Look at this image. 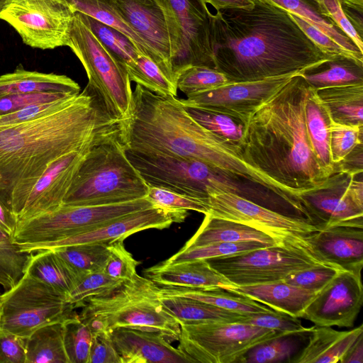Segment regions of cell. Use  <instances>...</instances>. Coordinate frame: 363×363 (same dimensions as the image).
Segmentation results:
<instances>
[{
	"label": "cell",
	"mask_w": 363,
	"mask_h": 363,
	"mask_svg": "<svg viewBox=\"0 0 363 363\" xmlns=\"http://www.w3.org/2000/svg\"><path fill=\"white\" fill-rule=\"evenodd\" d=\"M121 121L86 86L54 113L0 126V201L18 221L35 184L55 160L120 136Z\"/></svg>",
	"instance_id": "obj_1"
},
{
	"label": "cell",
	"mask_w": 363,
	"mask_h": 363,
	"mask_svg": "<svg viewBox=\"0 0 363 363\" xmlns=\"http://www.w3.org/2000/svg\"><path fill=\"white\" fill-rule=\"evenodd\" d=\"M216 69L230 82L300 74L329 60L289 11L264 0L213 16Z\"/></svg>",
	"instance_id": "obj_2"
},
{
	"label": "cell",
	"mask_w": 363,
	"mask_h": 363,
	"mask_svg": "<svg viewBox=\"0 0 363 363\" xmlns=\"http://www.w3.org/2000/svg\"><path fill=\"white\" fill-rule=\"evenodd\" d=\"M120 138L125 149L199 160L291 200L289 191L243 160L240 146L194 120L177 96L160 95L137 84L130 113L121 121Z\"/></svg>",
	"instance_id": "obj_3"
},
{
	"label": "cell",
	"mask_w": 363,
	"mask_h": 363,
	"mask_svg": "<svg viewBox=\"0 0 363 363\" xmlns=\"http://www.w3.org/2000/svg\"><path fill=\"white\" fill-rule=\"evenodd\" d=\"M308 91L301 73L294 76L252 114L240 146L247 164L297 199L331 175L320 164L308 136Z\"/></svg>",
	"instance_id": "obj_4"
},
{
	"label": "cell",
	"mask_w": 363,
	"mask_h": 363,
	"mask_svg": "<svg viewBox=\"0 0 363 363\" xmlns=\"http://www.w3.org/2000/svg\"><path fill=\"white\" fill-rule=\"evenodd\" d=\"M156 284L138 274L111 292L89 298L79 315L92 333L116 328L156 333L179 340V323L160 303Z\"/></svg>",
	"instance_id": "obj_5"
},
{
	"label": "cell",
	"mask_w": 363,
	"mask_h": 363,
	"mask_svg": "<svg viewBox=\"0 0 363 363\" xmlns=\"http://www.w3.org/2000/svg\"><path fill=\"white\" fill-rule=\"evenodd\" d=\"M149 186L127 157L120 136L91 147L81 162L62 205L95 206L145 198Z\"/></svg>",
	"instance_id": "obj_6"
},
{
	"label": "cell",
	"mask_w": 363,
	"mask_h": 363,
	"mask_svg": "<svg viewBox=\"0 0 363 363\" xmlns=\"http://www.w3.org/2000/svg\"><path fill=\"white\" fill-rule=\"evenodd\" d=\"M155 206L146 197L95 206H65L17 222L13 242L34 253L43 245L94 229L111 220Z\"/></svg>",
	"instance_id": "obj_7"
},
{
	"label": "cell",
	"mask_w": 363,
	"mask_h": 363,
	"mask_svg": "<svg viewBox=\"0 0 363 363\" xmlns=\"http://www.w3.org/2000/svg\"><path fill=\"white\" fill-rule=\"evenodd\" d=\"M83 65L93 91L108 115L118 121L130 111L133 89L125 67L94 36L75 12L67 45Z\"/></svg>",
	"instance_id": "obj_8"
},
{
	"label": "cell",
	"mask_w": 363,
	"mask_h": 363,
	"mask_svg": "<svg viewBox=\"0 0 363 363\" xmlns=\"http://www.w3.org/2000/svg\"><path fill=\"white\" fill-rule=\"evenodd\" d=\"M125 150L148 186L200 199L227 192L232 186V174L199 160Z\"/></svg>",
	"instance_id": "obj_9"
},
{
	"label": "cell",
	"mask_w": 363,
	"mask_h": 363,
	"mask_svg": "<svg viewBox=\"0 0 363 363\" xmlns=\"http://www.w3.org/2000/svg\"><path fill=\"white\" fill-rule=\"evenodd\" d=\"M74 309L65 295L26 272L0 296V329L26 339L42 326L65 320Z\"/></svg>",
	"instance_id": "obj_10"
},
{
	"label": "cell",
	"mask_w": 363,
	"mask_h": 363,
	"mask_svg": "<svg viewBox=\"0 0 363 363\" xmlns=\"http://www.w3.org/2000/svg\"><path fill=\"white\" fill-rule=\"evenodd\" d=\"M164 9L171 45V66L177 78L191 66L216 69L213 16L203 0H159Z\"/></svg>",
	"instance_id": "obj_11"
},
{
	"label": "cell",
	"mask_w": 363,
	"mask_h": 363,
	"mask_svg": "<svg viewBox=\"0 0 363 363\" xmlns=\"http://www.w3.org/2000/svg\"><path fill=\"white\" fill-rule=\"evenodd\" d=\"M178 348L194 362L233 363L255 345L284 333L243 323L180 324Z\"/></svg>",
	"instance_id": "obj_12"
},
{
	"label": "cell",
	"mask_w": 363,
	"mask_h": 363,
	"mask_svg": "<svg viewBox=\"0 0 363 363\" xmlns=\"http://www.w3.org/2000/svg\"><path fill=\"white\" fill-rule=\"evenodd\" d=\"M234 286L284 281L289 275L326 264L309 250L297 245H274L206 259Z\"/></svg>",
	"instance_id": "obj_13"
},
{
	"label": "cell",
	"mask_w": 363,
	"mask_h": 363,
	"mask_svg": "<svg viewBox=\"0 0 363 363\" xmlns=\"http://www.w3.org/2000/svg\"><path fill=\"white\" fill-rule=\"evenodd\" d=\"M74 13L62 0H7L0 20L9 24L26 45L52 50L67 45Z\"/></svg>",
	"instance_id": "obj_14"
},
{
	"label": "cell",
	"mask_w": 363,
	"mask_h": 363,
	"mask_svg": "<svg viewBox=\"0 0 363 363\" xmlns=\"http://www.w3.org/2000/svg\"><path fill=\"white\" fill-rule=\"evenodd\" d=\"M208 203L207 214L247 225L267 234L281 245L301 246L313 252L306 237L319 230L304 218L281 213L230 193L212 194Z\"/></svg>",
	"instance_id": "obj_15"
},
{
	"label": "cell",
	"mask_w": 363,
	"mask_h": 363,
	"mask_svg": "<svg viewBox=\"0 0 363 363\" xmlns=\"http://www.w3.org/2000/svg\"><path fill=\"white\" fill-rule=\"evenodd\" d=\"M296 74L230 82L211 90L188 95L186 99L180 100L185 105L228 115L246 125L257 108Z\"/></svg>",
	"instance_id": "obj_16"
},
{
	"label": "cell",
	"mask_w": 363,
	"mask_h": 363,
	"mask_svg": "<svg viewBox=\"0 0 363 363\" xmlns=\"http://www.w3.org/2000/svg\"><path fill=\"white\" fill-rule=\"evenodd\" d=\"M353 177L334 172L320 186L298 194L306 219L319 230L337 225L363 227V207L354 201L348 191Z\"/></svg>",
	"instance_id": "obj_17"
},
{
	"label": "cell",
	"mask_w": 363,
	"mask_h": 363,
	"mask_svg": "<svg viewBox=\"0 0 363 363\" xmlns=\"http://www.w3.org/2000/svg\"><path fill=\"white\" fill-rule=\"evenodd\" d=\"M362 302L361 274L342 270L317 293L301 318L318 326L352 327Z\"/></svg>",
	"instance_id": "obj_18"
},
{
	"label": "cell",
	"mask_w": 363,
	"mask_h": 363,
	"mask_svg": "<svg viewBox=\"0 0 363 363\" xmlns=\"http://www.w3.org/2000/svg\"><path fill=\"white\" fill-rule=\"evenodd\" d=\"M123 21L147 48L152 59L176 79L164 9L159 0H111Z\"/></svg>",
	"instance_id": "obj_19"
},
{
	"label": "cell",
	"mask_w": 363,
	"mask_h": 363,
	"mask_svg": "<svg viewBox=\"0 0 363 363\" xmlns=\"http://www.w3.org/2000/svg\"><path fill=\"white\" fill-rule=\"evenodd\" d=\"M188 215L187 210L155 205L111 220L84 233L45 245L38 251L70 245L125 240L128 236L144 230L167 228L173 223L184 221Z\"/></svg>",
	"instance_id": "obj_20"
},
{
	"label": "cell",
	"mask_w": 363,
	"mask_h": 363,
	"mask_svg": "<svg viewBox=\"0 0 363 363\" xmlns=\"http://www.w3.org/2000/svg\"><path fill=\"white\" fill-rule=\"evenodd\" d=\"M91 148L72 151L55 160L35 184L18 221L53 211L62 205L74 175Z\"/></svg>",
	"instance_id": "obj_21"
},
{
	"label": "cell",
	"mask_w": 363,
	"mask_h": 363,
	"mask_svg": "<svg viewBox=\"0 0 363 363\" xmlns=\"http://www.w3.org/2000/svg\"><path fill=\"white\" fill-rule=\"evenodd\" d=\"M313 252L324 263L361 274L363 267V227L337 225L306 237Z\"/></svg>",
	"instance_id": "obj_22"
},
{
	"label": "cell",
	"mask_w": 363,
	"mask_h": 363,
	"mask_svg": "<svg viewBox=\"0 0 363 363\" xmlns=\"http://www.w3.org/2000/svg\"><path fill=\"white\" fill-rule=\"evenodd\" d=\"M111 335L121 363L194 362L159 333L116 328Z\"/></svg>",
	"instance_id": "obj_23"
},
{
	"label": "cell",
	"mask_w": 363,
	"mask_h": 363,
	"mask_svg": "<svg viewBox=\"0 0 363 363\" xmlns=\"http://www.w3.org/2000/svg\"><path fill=\"white\" fill-rule=\"evenodd\" d=\"M144 274L158 286L223 289L233 285L206 259L186 260L170 264L162 262L145 269Z\"/></svg>",
	"instance_id": "obj_24"
},
{
	"label": "cell",
	"mask_w": 363,
	"mask_h": 363,
	"mask_svg": "<svg viewBox=\"0 0 363 363\" xmlns=\"http://www.w3.org/2000/svg\"><path fill=\"white\" fill-rule=\"evenodd\" d=\"M223 289L247 296L276 311L298 318L302 317L306 308L318 292L298 287L284 281L250 286L229 285Z\"/></svg>",
	"instance_id": "obj_25"
},
{
	"label": "cell",
	"mask_w": 363,
	"mask_h": 363,
	"mask_svg": "<svg viewBox=\"0 0 363 363\" xmlns=\"http://www.w3.org/2000/svg\"><path fill=\"white\" fill-rule=\"evenodd\" d=\"M309 340L302 351L296 355L294 363H336L342 357L363 333L360 325L350 330L339 331L329 326L315 325L311 328Z\"/></svg>",
	"instance_id": "obj_26"
},
{
	"label": "cell",
	"mask_w": 363,
	"mask_h": 363,
	"mask_svg": "<svg viewBox=\"0 0 363 363\" xmlns=\"http://www.w3.org/2000/svg\"><path fill=\"white\" fill-rule=\"evenodd\" d=\"M242 241H257L269 245H281L267 234L247 225L206 214L197 231L182 249L217 242Z\"/></svg>",
	"instance_id": "obj_27"
},
{
	"label": "cell",
	"mask_w": 363,
	"mask_h": 363,
	"mask_svg": "<svg viewBox=\"0 0 363 363\" xmlns=\"http://www.w3.org/2000/svg\"><path fill=\"white\" fill-rule=\"evenodd\" d=\"M41 92L78 94L80 86L66 75L28 71L21 65L13 72L0 76V96Z\"/></svg>",
	"instance_id": "obj_28"
},
{
	"label": "cell",
	"mask_w": 363,
	"mask_h": 363,
	"mask_svg": "<svg viewBox=\"0 0 363 363\" xmlns=\"http://www.w3.org/2000/svg\"><path fill=\"white\" fill-rule=\"evenodd\" d=\"M314 90L363 83V61L346 54H336L301 73Z\"/></svg>",
	"instance_id": "obj_29"
},
{
	"label": "cell",
	"mask_w": 363,
	"mask_h": 363,
	"mask_svg": "<svg viewBox=\"0 0 363 363\" xmlns=\"http://www.w3.org/2000/svg\"><path fill=\"white\" fill-rule=\"evenodd\" d=\"M157 294L162 307L179 324L243 323L248 314L231 311L190 298Z\"/></svg>",
	"instance_id": "obj_30"
},
{
	"label": "cell",
	"mask_w": 363,
	"mask_h": 363,
	"mask_svg": "<svg viewBox=\"0 0 363 363\" xmlns=\"http://www.w3.org/2000/svg\"><path fill=\"white\" fill-rule=\"evenodd\" d=\"M333 121L363 126V83L315 90Z\"/></svg>",
	"instance_id": "obj_31"
},
{
	"label": "cell",
	"mask_w": 363,
	"mask_h": 363,
	"mask_svg": "<svg viewBox=\"0 0 363 363\" xmlns=\"http://www.w3.org/2000/svg\"><path fill=\"white\" fill-rule=\"evenodd\" d=\"M156 291L162 295L179 296L193 298L240 313H272L276 311L250 298L230 292L221 288L203 289L157 285Z\"/></svg>",
	"instance_id": "obj_32"
},
{
	"label": "cell",
	"mask_w": 363,
	"mask_h": 363,
	"mask_svg": "<svg viewBox=\"0 0 363 363\" xmlns=\"http://www.w3.org/2000/svg\"><path fill=\"white\" fill-rule=\"evenodd\" d=\"M305 19L352 56L363 61V52L323 12L317 0H264Z\"/></svg>",
	"instance_id": "obj_33"
},
{
	"label": "cell",
	"mask_w": 363,
	"mask_h": 363,
	"mask_svg": "<svg viewBox=\"0 0 363 363\" xmlns=\"http://www.w3.org/2000/svg\"><path fill=\"white\" fill-rule=\"evenodd\" d=\"M27 272L67 296L84 277L52 250L33 254Z\"/></svg>",
	"instance_id": "obj_34"
},
{
	"label": "cell",
	"mask_w": 363,
	"mask_h": 363,
	"mask_svg": "<svg viewBox=\"0 0 363 363\" xmlns=\"http://www.w3.org/2000/svg\"><path fill=\"white\" fill-rule=\"evenodd\" d=\"M332 119L319 100L315 90L308 86L306 104V124L312 148L323 167L331 174L334 164L330 152V127Z\"/></svg>",
	"instance_id": "obj_35"
},
{
	"label": "cell",
	"mask_w": 363,
	"mask_h": 363,
	"mask_svg": "<svg viewBox=\"0 0 363 363\" xmlns=\"http://www.w3.org/2000/svg\"><path fill=\"white\" fill-rule=\"evenodd\" d=\"M26 363H69L62 322L42 326L25 339Z\"/></svg>",
	"instance_id": "obj_36"
},
{
	"label": "cell",
	"mask_w": 363,
	"mask_h": 363,
	"mask_svg": "<svg viewBox=\"0 0 363 363\" xmlns=\"http://www.w3.org/2000/svg\"><path fill=\"white\" fill-rule=\"evenodd\" d=\"M111 242H88L52 250L82 277L104 272L109 256Z\"/></svg>",
	"instance_id": "obj_37"
},
{
	"label": "cell",
	"mask_w": 363,
	"mask_h": 363,
	"mask_svg": "<svg viewBox=\"0 0 363 363\" xmlns=\"http://www.w3.org/2000/svg\"><path fill=\"white\" fill-rule=\"evenodd\" d=\"M126 69L130 82L160 95L177 96V79L148 56L140 55Z\"/></svg>",
	"instance_id": "obj_38"
},
{
	"label": "cell",
	"mask_w": 363,
	"mask_h": 363,
	"mask_svg": "<svg viewBox=\"0 0 363 363\" xmlns=\"http://www.w3.org/2000/svg\"><path fill=\"white\" fill-rule=\"evenodd\" d=\"M74 12H79L110 26L125 35L137 47L141 54L151 57L142 40L123 21L111 0H62Z\"/></svg>",
	"instance_id": "obj_39"
},
{
	"label": "cell",
	"mask_w": 363,
	"mask_h": 363,
	"mask_svg": "<svg viewBox=\"0 0 363 363\" xmlns=\"http://www.w3.org/2000/svg\"><path fill=\"white\" fill-rule=\"evenodd\" d=\"M76 13L99 41L125 68L134 62L140 55H143L134 43L120 30L91 16L79 12Z\"/></svg>",
	"instance_id": "obj_40"
},
{
	"label": "cell",
	"mask_w": 363,
	"mask_h": 363,
	"mask_svg": "<svg viewBox=\"0 0 363 363\" xmlns=\"http://www.w3.org/2000/svg\"><path fill=\"white\" fill-rule=\"evenodd\" d=\"M33 253L21 250L0 226V285L7 291L26 273Z\"/></svg>",
	"instance_id": "obj_41"
},
{
	"label": "cell",
	"mask_w": 363,
	"mask_h": 363,
	"mask_svg": "<svg viewBox=\"0 0 363 363\" xmlns=\"http://www.w3.org/2000/svg\"><path fill=\"white\" fill-rule=\"evenodd\" d=\"M184 106L189 115L201 125L229 142L240 146L245 124L219 112L189 105Z\"/></svg>",
	"instance_id": "obj_42"
},
{
	"label": "cell",
	"mask_w": 363,
	"mask_h": 363,
	"mask_svg": "<svg viewBox=\"0 0 363 363\" xmlns=\"http://www.w3.org/2000/svg\"><path fill=\"white\" fill-rule=\"evenodd\" d=\"M63 341L69 363H88L92 332L74 313L62 321Z\"/></svg>",
	"instance_id": "obj_43"
},
{
	"label": "cell",
	"mask_w": 363,
	"mask_h": 363,
	"mask_svg": "<svg viewBox=\"0 0 363 363\" xmlns=\"http://www.w3.org/2000/svg\"><path fill=\"white\" fill-rule=\"evenodd\" d=\"M267 246L274 245L257 241L217 242L185 250L181 249L164 262L170 264L186 260L208 259L233 255Z\"/></svg>",
	"instance_id": "obj_44"
},
{
	"label": "cell",
	"mask_w": 363,
	"mask_h": 363,
	"mask_svg": "<svg viewBox=\"0 0 363 363\" xmlns=\"http://www.w3.org/2000/svg\"><path fill=\"white\" fill-rule=\"evenodd\" d=\"M295 335L276 337L264 341L250 349L236 362L240 363H272L290 362L296 352L297 342L293 338Z\"/></svg>",
	"instance_id": "obj_45"
},
{
	"label": "cell",
	"mask_w": 363,
	"mask_h": 363,
	"mask_svg": "<svg viewBox=\"0 0 363 363\" xmlns=\"http://www.w3.org/2000/svg\"><path fill=\"white\" fill-rule=\"evenodd\" d=\"M230 82L219 70L206 66H191L177 77V89L186 96L211 90Z\"/></svg>",
	"instance_id": "obj_46"
},
{
	"label": "cell",
	"mask_w": 363,
	"mask_h": 363,
	"mask_svg": "<svg viewBox=\"0 0 363 363\" xmlns=\"http://www.w3.org/2000/svg\"><path fill=\"white\" fill-rule=\"evenodd\" d=\"M123 282L111 277L104 272L87 274L67 295V301L74 308L82 307L89 298L106 295Z\"/></svg>",
	"instance_id": "obj_47"
},
{
	"label": "cell",
	"mask_w": 363,
	"mask_h": 363,
	"mask_svg": "<svg viewBox=\"0 0 363 363\" xmlns=\"http://www.w3.org/2000/svg\"><path fill=\"white\" fill-rule=\"evenodd\" d=\"M363 126H352L331 121L330 152L333 164L340 162L358 144L362 143Z\"/></svg>",
	"instance_id": "obj_48"
},
{
	"label": "cell",
	"mask_w": 363,
	"mask_h": 363,
	"mask_svg": "<svg viewBox=\"0 0 363 363\" xmlns=\"http://www.w3.org/2000/svg\"><path fill=\"white\" fill-rule=\"evenodd\" d=\"M123 240L118 239L110 242L109 256L104 272L113 279L127 281L135 277L140 262L125 249Z\"/></svg>",
	"instance_id": "obj_49"
},
{
	"label": "cell",
	"mask_w": 363,
	"mask_h": 363,
	"mask_svg": "<svg viewBox=\"0 0 363 363\" xmlns=\"http://www.w3.org/2000/svg\"><path fill=\"white\" fill-rule=\"evenodd\" d=\"M146 198L156 206L169 208L191 210L204 215L210 210L208 199L193 198L161 187L149 186Z\"/></svg>",
	"instance_id": "obj_50"
},
{
	"label": "cell",
	"mask_w": 363,
	"mask_h": 363,
	"mask_svg": "<svg viewBox=\"0 0 363 363\" xmlns=\"http://www.w3.org/2000/svg\"><path fill=\"white\" fill-rule=\"evenodd\" d=\"M243 323L277 330L288 335L308 333L311 329V328H305L298 318L278 311L248 313Z\"/></svg>",
	"instance_id": "obj_51"
},
{
	"label": "cell",
	"mask_w": 363,
	"mask_h": 363,
	"mask_svg": "<svg viewBox=\"0 0 363 363\" xmlns=\"http://www.w3.org/2000/svg\"><path fill=\"white\" fill-rule=\"evenodd\" d=\"M340 271L335 267L321 264L293 273L284 281L305 289L319 291Z\"/></svg>",
	"instance_id": "obj_52"
},
{
	"label": "cell",
	"mask_w": 363,
	"mask_h": 363,
	"mask_svg": "<svg viewBox=\"0 0 363 363\" xmlns=\"http://www.w3.org/2000/svg\"><path fill=\"white\" fill-rule=\"evenodd\" d=\"M78 94L51 101L32 104L15 112L0 116V126L24 123L54 113L69 105Z\"/></svg>",
	"instance_id": "obj_53"
},
{
	"label": "cell",
	"mask_w": 363,
	"mask_h": 363,
	"mask_svg": "<svg viewBox=\"0 0 363 363\" xmlns=\"http://www.w3.org/2000/svg\"><path fill=\"white\" fill-rule=\"evenodd\" d=\"M77 94L56 92L15 94L0 96V116L9 114L32 104L64 99Z\"/></svg>",
	"instance_id": "obj_54"
},
{
	"label": "cell",
	"mask_w": 363,
	"mask_h": 363,
	"mask_svg": "<svg viewBox=\"0 0 363 363\" xmlns=\"http://www.w3.org/2000/svg\"><path fill=\"white\" fill-rule=\"evenodd\" d=\"M88 363H121L111 332L101 330L92 333Z\"/></svg>",
	"instance_id": "obj_55"
},
{
	"label": "cell",
	"mask_w": 363,
	"mask_h": 363,
	"mask_svg": "<svg viewBox=\"0 0 363 363\" xmlns=\"http://www.w3.org/2000/svg\"><path fill=\"white\" fill-rule=\"evenodd\" d=\"M323 12L345 33L363 52V38H362L343 13L339 0H317Z\"/></svg>",
	"instance_id": "obj_56"
},
{
	"label": "cell",
	"mask_w": 363,
	"mask_h": 363,
	"mask_svg": "<svg viewBox=\"0 0 363 363\" xmlns=\"http://www.w3.org/2000/svg\"><path fill=\"white\" fill-rule=\"evenodd\" d=\"M0 363H26L25 339L0 329Z\"/></svg>",
	"instance_id": "obj_57"
},
{
	"label": "cell",
	"mask_w": 363,
	"mask_h": 363,
	"mask_svg": "<svg viewBox=\"0 0 363 363\" xmlns=\"http://www.w3.org/2000/svg\"><path fill=\"white\" fill-rule=\"evenodd\" d=\"M290 14L306 35L325 52L330 55L336 54L351 55L345 49L333 41L320 30L311 25L305 19L294 13H290Z\"/></svg>",
	"instance_id": "obj_58"
},
{
	"label": "cell",
	"mask_w": 363,
	"mask_h": 363,
	"mask_svg": "<svg viewBox=\"0 0 363 363\" xmlns=\"http://www.w3.org/2000/svg\"><path fill=\"white\" fill-rule=\"evenodd\" d=\"M345 172L356 176L363 172V144H358L344 159L334 164V172Z\"/></svg>",
	"instance_id": "obj_59"
},
{
	"label": "cell",
	"mask_w": 363,
	"mask_h": 363,
	"mask_svg": "<svg viewBox=\"0 0 363 363\" xmlns=\"http://www.w3.org/2000/svg\"><path fill=\"white\" fill-rule=\"evenodd\" d=\"M343 13L363 38V0H339Z\"/></svg>",
	"instance_id": "obj_60"
},
{
	"label": "cell",
	"mask_w": 363,
	"mask_h": 363,
	"mask_svg": "<svg viewBox=\"0 0 363 363\" xmlns=\"http://www.w3.org/2000/svg\"><path fill=\"white\" fill-rule=\"evenodd\" d=\"M211 4L216 10L228 9H250L254 5V0H203Z\"/></svg>",
	"instance_id": "obj_61"
},
{
	"label": "cell",
	"mask_w": 363,
	"mask_h": 363,
	"mask_svg": "<svg viewBox=\"0 0 363 363\" xmlns=\"http://www.w3.org/2000/svg\"><path fill=\"white\" fill-rule=\"evenodd\" d=\"M341 363L363 362V333H362L347 351Z\"/></svg>",
	"instance_id": "obj_62"
},
{
	"label": "cell",
	"mask_w": 363,
	"mask_h": 363,
	"mask_svg": "<svg viewBox=\"0 0 363 363\" xmlns=\"http://www.w3.org/2000/svg\"><path fill=\"white\" fill-rule=\"evenodd\" d=\"M17 220L12 213L0 201V226L9 234L13 235Z\"/></svg>",
	"instance_id": "obj_63"
},
{
	"label": "cell",
	"mask_w": 363,
	"mask_h": 363,
	"mask_svg": "<svg viewBox=\"0 0 363 363\" xmlns=\"http://www.w3.org/2000/svg\"><path fill=\"white\" fill-rule=\"evenodd\" d=\"M6 1L7 0H0V11L2 9V7L4 6V5L5 4Z\"/></svg>",
	"instance_id": "obj_64"
}]
</instances>
